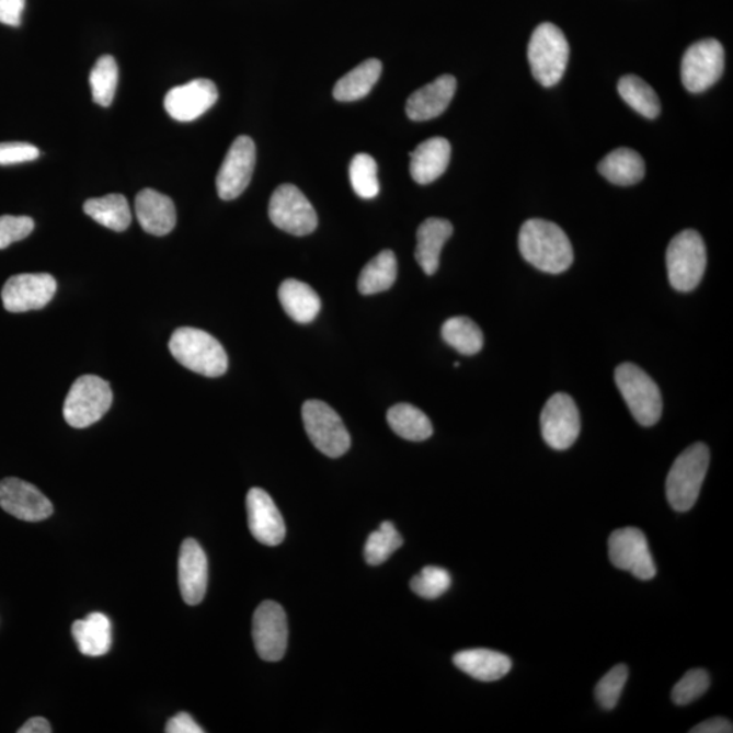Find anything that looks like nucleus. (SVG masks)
Listing matches in <instances>:
<instances>
[{
    "label": "nucleus",
    "instance_id": "obj_1",
    "mask_svg": "<svg viewBox=\"0 0 733 733\" xmlns=\"http://www.w3.org/2000/svg\"><path fill=\"white\" fill-rule=\"evenodd\" d=\"M519 250L528 264L551 275L562 274L573 263L570 238L549 220H527L520 229Z\"/></svg>",
    "mask_w": 733,
    "mask_h": 733
},
{
    "label": "nucleus",
    "instance_id": "obj_2",
    "mask_svg": "<svg viewBox=\"0 0 733 733\" xmlns=\"http://www.w3.org/2000/svg\"><path fill=\"white\" fill-rule=\"evenodd\" d=\"M169 350L180 365L204 377H221L229 367L224 346L201 329H177L170 339Z\"/></svg>",
    "mask_w": 733,
    "mask_h": 733
},
{
    "label": "nucleus",
    "instance_id": "obj_3",
    "mask_svg": "<svg viewBox=\"0 0 733 733\" xmlns=\"http://www.w3.org/2000/svg\"><path fill=\"white\" fill-rule=\"evenodd\" d=\"M709 462V448L703 443H695L676 458L667 476L666 493L669 505L678 513L695 507Z\"/></svg>",
    "mask_w": 733,
    "mask_h": 733
},
{
    "label": "nucleus",
    "instance_id": "obj_4",
    "mask_svg": "<svg viewBox=\"0 0 733 733\" xmlns=\"http://www.w3.org/2000/svg\"><path fill=\"white\" fill-rule=\"evenodd\" d=\"M527 56L534 78L542 87L551 88L564 77L570 59V44L560 27L541 24L532 33Z\"/></svg>",
    "mask_w": 733,
    "mask_h": 733
},
{
    "label": "nucleus",
    "instance_id": "obj_5",
    "mask_svg": "<svg viewBox=\"0 0 733 733\" xmlns=\"http://www.w3.org/2000/svg\"><path fill=\"white\" fill-rule=\"evenodd\" d=\"M669 284L679 293H690L701 283L707 270V248L695 230H685L673 238L666 254Z\"/></svg>",
    "mask_w": 733,
    "mask_h": 733
},
{
    "label": "nucleus",
    "instance_id": "obj_6",
    "mask_svg": "<svg viewBox=\"0 0 733 733\" xmlns=\"http://www.w3.org/2000/svg\"><path fill=\"white\" fill-rule=\"evenodd\" d=\"M619 393L642 427H652L662 417L663 398L655 380L632 363H623L616 369Z\"/></svg>",
    "mask_w": 733,
    "mask_h": 733
},
{
    "label": "nucleus",
    "instance_id": "obj_7",
    "mask_svg": "<svg viewBox=\"0 0 733 733\" xmlns=\"http://www.w3.org/2000/svg\"><path fill=\"white\" fill-rule=\"evenodd\" d=\"M113 402L111 385L95 375L79 377L68 391L62 414L72 428H88L100 422Z\"/></svg>",
    "mask_w": 733,
    "mask_h": 733
},
{
    "label": "nucleus",
    "instance_id": "obj_8",
    "mask_svg": "<svg viewBox=\"0 0 733 733\" xmlns=\"http://www.w3.org/2000/svg\"><path fill=\"white\" fill-rule=\"evenodd\" d=\"M307 435L312 445L327 457H343L351 447V436L343 420L328 403L310 400L302 408Z\"/></svg>",
    "mask_w": 733,
    "mask_h": 733
},
{
    "label": "nucleus",
    "instance_id": "obj_9",
    "mask_svg": "<svg viewBox=\"0 0 733 733\" xmlns=\"http://www.w3.org/2000/svg\"><path fill=\"white\" fill-rule=\"evenodd\" d=\"M725 54L718 39L705 38L692 44L682 60V83L690 93H702L723 76Z\"/></svg>",
    "mask_w": 733,
    "mask_h": 733
},
{
    "label": "nucleus",
    "instance_id": "obj_10",
    "mask_svg": "<svg viewBox=\"0 0 733 733\" xmlns=\"http://www.w3.org/2000/svg\"><path fill=\"white\" fill-rule=\"evenodd\" d=\"M268 211L272 224L288 234L309 236L318 226L314 207L295 185L278 186L271 197Z\"/></svg>",
    "mask_w": 733,
    "mask_h": 733
},
{
    "label": "nucleus",
    "instance_id": "obj_11",
    "mask_svg": "<svg viewBox=\"0 0 733 733\" xmlns=\"http://www.w3.org/2000/svg\"><path fill=\"white\" fill-rule=\"evenodd\" d=\"M609 556L612 565L628 571L640 581L656 576V565L645 534L635 527L619 528L609 538Z\"/></svg>",
    "mask_w": 733,
    "mask_h": 733
},
{
    "label": "nucleus",
    "instance_id": "obj_12",
    "mask_svg": "<svg viewBox=\"0 0 733 733\" xmlns=\"http://www.w3.org/2000/svg\"><path fill=\"white\" fill-rule=\"evenodd\" d=\"M581 413L571 396L557 393L550 397L541 413L543 440L557 451L573 446L581 435Z\"/></svg>",
    "mask_w": 733,
    "mask_h": 733
},
{
    "label": "nucleus",
    "instance_id": "obj_13",
    "mask_svg": "<svg viewBox=\"0 0 733 733\" xmlns=\"http://www.w3.org/2000/svg\"><path fill=\"white\" fill-rule=\"evenodd\" d=\"M255 651L265 662H278L286 655L288 644L287 616L276 602H263L253 616Z\"/></svg>",
    "mask_w": 733,
    "mask_h": 733
},
{
    "label": "nucleus",
    "instance_id": "obj_14",
    "mask_svg": "<svg viewBox=\"0 0 733 733\" xmlns=\"http://www.w3.org/2000/svg\"><path fill=\"white\" fill-rule=\"evenodd\" d=\"M255 168V145L249 136H238L221 163L216 190L221 201L240 197L252 181Z\"/></svg>",
    "mask_w": 733,
    "mask_h": 733
},
{
    "label": "nucleus",
    "instance_id": "obj_15",
    "mask_svg": "<svg viewBox=\"0 0 733 733\" xmlns=\"http://www.w3.org/2000/svg\"><path fill=\"white\" fill-rule=\"evenodd\" d=\"M58 283L48 274L11 276L2 289L4 309L10 312L42 310L54 299Z\"/></svg>",
    "mask_w": 733,
    "mask_h": 733
},
{
    "label": "nucleus",
    "instance_id": "obj_16",
    "mask_svg": "<svg viewBox=\"0 0 733 733\" xmlns=\"http://www.w3.org/2000/svg\"><path fill=\"white\" fill-rule=\"evenodd\" d=\"M0 507L25 522H42L54 514V505L45 494L15 477L0 481Z\"/></svg>",
    "mask_w": 733,
    "mask_h": 733
},
{
    "label": "nucleus",
    "instance_id": "obj_17",
    "mask_svg": "<svg viewBox=\"0 0 733 733\" xmlns=\"http://www.w3.org/2000/svg\"><path fill=\"white\" fill-rule=\"evenodd\" d=\"M218 96V89L213 81L195 79L183 87L170 90L164 96V110L174 121L190 123L211 110Z\"/></svg>",
    "mask_w": 733,
    "mask_h": 733
},
{
    "label": "nucleus",
    "instance_id": "obj_18",
    "mask_svg": "<svg viewBox=\"0 0 733 733\" xmlns=\"http://www.w3.org/2000/svg\"><path fill=\"white\" fill-rule=\"evenodd\" d=\"M250 532L260 543L277 547L286 538V525L274 500L261 488L250 489L247 496Z\"/></svg>",
    "mask_w": 733,
    "mask_h": 733
},
{
    "label": "nucleus",
    "instance_id": "obj_19",
    "mask_svg": "<svg viewBox=\"0 0 733 733\" xmlns=\"http://www.w3.org/2000/svg\"><path fill=\"white\" fill-rule=\"evenodd\" d=\"M179 584L186 605L202 604L207 593L208 560L196 539L187 538L181 545Z\"/></svg>",
    "mask_w": 733,
    "mask_h": 733
},
{
    "label": "nucleus",
    "instance_id": "obj_20",
    "mask_svg": "<svg viewBox=\"0 0 733 733\" xmlns=\"http://www.w3.org/2000/svg\"><path fill=\"white\" fill-rule=\"evenodd\" d=\"M457 79L442 76L409 96L406 115L413 122H428L446 112L456 95Z\"/></svg>",
    "mask_w": 733,
    "mask_h": 733
},
{
    "label": "nucleus",
    "instance_id": "obj_21",
    "mask_svg": "<svg viewBox=\"0 0 733 733\" xmlns=\"http://www.w3.org/2000/svg\"><path fill=\"white\" fill-rule=\"evenodd\" d=\"M135 209L141 229L151 236H167L177 224V213L172 198L158 191H140L136 196Z\"/></svg>",
    "mask_w": 733,
    "mask_h": 733
},
{
    "label": "nucleus",
    "instance_id": "obj_22",
    "mask_svg": "<svg viewBox=\"0 0 733 733\" xmlns=\"http://www.w3.org/2000/svg\"><path fill=\"white\" fill-rule=\"evenodd\" d=\"M451 158V145L445 138H431L411 152V174L420 185L434 183L445 174Z\"/></svg>",
    "mask_w": 733,
    "mask_h": 733
},
{
    "label": "nucleus",
    "instance_id": "obj_23",
    "mask_svg": "<svg viewBox=\"0 0 733 733\" xmlns=\"http://www.w3.org/2000/svg\"><path fill=\"white\" fill-rule=\"evenodd\" d=\"M453 231V225L446 219L430 218L420 225L414 255L425 275H435L439 270L442 249L450 240Z\"/></svg>",
    "mask_w": 733,
    "mask_h": 733
},
{
    "label": "nucleus",
    "instance_id": "obj_24",
    "mask_svg": "<svg viewBox=\"0 0 733 733\" xmlns=\"http://www.w3.org/2000/svg\"><path fill=\"white\" fill-rule=\"evenodd\" d=\"M454 664L463 672L481 682H494L504 678L513 668V662L504 653L491 650H468L458 652L453 658Z\"/></svg>",
    "mask_w": 733,
    "mask_h": 733
},
{
    "label": "nucleus",
    "instance_id": "obj_25",
    "mask_svg": "<svg viewBox=\"0 0 733 733\" xmlns=\"http://www.w3.org/2000/svg\"><path fill=\"white\" fill-rule=\"evenodd\" d=\"M71 633L83 655L99 657L111 651L112 622L105 614L93 612L78 619L72 623Z\"/></svg>",
    "mask_w": 733,
    "mask_h": 733
},
{
    "label": "nucleus",
    "instance_id": "obj_26",
    "mask_svg": "<svg viewBox=\"0 0 733 733\" xmlns=\"http://www.w3.org/2000/svg\"><path fill=\"white\" fill-rule=\"evenodd\" d=\"M278 300L289 318L298 323H310L321 311V299L309 284L287 278L278 287Z\"/></svg>",
    "mask_w": 733,
    "mask_h": 733
},
{
    "label": "nucleus",
    "instance_id": "obj_27",
    "mask_svg": "<svg viewBox=\"0 0 733 733\" xmlns=\"http://www.w3.org/2000/svg\"><path fill=\"white\" fill-rule=\"evenodd\" d=\"M598 170L611 184L629 186L644 179L645 163L639 152L622 147L605 157Z\"/></svg>",
    "mask_w": 733,
    "mask_h": 733
},
{
    "label": "nucleus",
    "instance_id": "obj_28",
    "mask_svg": "<svg viewBox=\"0 0 733 733\" xmlns=\"http://www.w3.org/2000/svg\"><path fill=\"white\" fill-rule=\"evenodd\" d=\"M382 62L377 59L363 61L340 79L333 89V96L340 102H354L365 99L379 81Z\"/></svg>",
    "mask_w": 733,
    "mask_h": 733
},
{
    "label": "nucleus",
    "instance_id": "obj_29",
    "mask_svg": "<svg viewBox=\"0 0 733 733\" xmlns=\"http://www.w3.org/2000/svg\"><path fill=\"white\" fill-rule=\"evenodd\" d=\"M83 209L84 214L94 219L96 224L117 232L127 230L133 220L127 198L118 193L90 198L84 203Z\"/></svg>",
    "mask_w": 733,
    "mask_h": 733
},
{
    "label": "nucleus",
    "instance_id": "obj_30",
    "mask_svg": "<svg viewBox=\"0 0 733 733\" xmlns=\"http://www.w3.org/2000/svg\"><path fill=\"white\" fill-rule=\"evenodd\" d=\"M388 423L398 436L406 440L423 442L434 434V427L427 414L411 403H398L390 408Z\"/></svg>",
    "mask_w": 733,
    "mask_h": 733
},
{
    "label": "nucleus",
    "instance_id": "obj_31",
    "mask_svg": "<svg viewBox=\"0 0 733 733\" xmlns=\"http://www.w3.org/2000/svg\"><path fill=\"white\" fill-rule=\"evenodd\" d=\"M398 264L391 250H383L363 268L357 282L363 295H375L388 291L396 283Z\"/></svg>",
    "mask_w": 733,
    "mask_h": 733
},
{
    "label": "nucleus",
    "instance_id": "obj_32",
    "mask_svg": "<svg viewBox=\"0 0 733 733\" xmlns=\"http://www.w3.org/2000/svg\"><path fill=\"white\" fill-rule=\"evenodd\" d=\"M442 337L459 354L473 356L484 346L481 329L468 317H454L443 323Z\"/></svg>",
    "mask_w": 733,
    "mask_h": 733
},
{
    "label": "nucleus",
    "instance_id": "obj_33",
    "mask_svg": "<svg viewBox=\"0 0 733 733\" xmlns=\"http://www.w3.org/2000/svg\"><path fill=\"white\" fill-rule=\"evenodd\" d=\"M618 93L630 107L646 118H656L661 115L662 105L655 90L635 76L621 78L618 83Z\"/></svg>",
    "mask_w": 733,
    "mask_h": 733
},
{
    "label": "nucleus",
    "instance_id": "obj_34",
    "mask_svg": "<svg viewBox=\"0 0 733 733\" xmlns=\"http://www.w3.org/2000/svg\"><path fill=\"white\" fill-rule=\"evenodd\" d=\"M118 82V67L115 58L110 55L101 56L90 72V87L95 104L111 106L115 99Z\"/></svg>",
    "mask_w": 733,
    "mask_h": 733
},
{
    "label": "nucleus",
    "instance_id": "obj_35",
    "mask_svg": "<svg viewBox=\"0 0 733 733\" xmlns=\"http://www.w3.org/2000/svg\"><path fill=\"white\" fill-rule=\"evenodd\" d=\"M403 539L393 523L383 522L378 531L368 537L365 557L369 565H380L402 547Z\"/></svg>",
    "mask_w": 733,
    "mask_h": 733
},
{
    "label": "nucleus",
    "instance_id": "obj_36",
    "mask_svg": "<svg viewBox=\"0 0 733 733\" xmlns=\"http://www.w3.org/2000/svg\"><path fill=\"white\" fill-rule=\"evenodd\" d=\"M350 179L357 196L367 198V201L378 196V164L371 156L357 153L352 159Z\"/></svg>",
    "mask_w": 733,
    "mask_h": 733
},
{
    "label": "nucleus",
    "instance_id": "obj_37",
    "mask_svg": "<svg viewBox=\"0 0 733 733\" xmlns=\"http://www.w3.org/2000/svg\"><path fill=\"white\" fill-rule=\"evenodd\" d=\"M451 587V576L439 566H425L420 575L414 576L411 588L414 594L425 599H436Z\"/></svg>",
    "mask_w": 733,
    "mask_h": 733
},
{
    "label": "nucleus",
    "instance_id": "obj_38",
    "mask_svg": "<svg viewBox=\"0 0 733 733\" xmlns=\"http://www.w3.org/2000/svg\"><path fill=\"white\" fill-rule=\"evenodd\" d=\"M628 676L629 669L625 664H618V666L611 668L595 687L596 702L605 710L616 708L623 687L627 685Z\"/></svg>",
    "mask_w": 733,
    "mask_h": 733
},
{
    "label": "nucleus",
    "instance_id": "obj_39",
    "mask_svg": "<svg viewBox=\"0 0 733 733\" xmlns=\"http://www.w3.org/2000/svg\"><path fill=\"white\" fill-rule=\"evenodd\" d=\"M710 686V676L705 669H690L684 675L678 684L674 686L672 698L674 703L685 707L695 702L708 691Z\"/></svg>",
    "mask_w": 733,
    "mask_h": 733
},
{
    "label": "nucleus",
    "instance_id": "obj_40",
    "mask_svg": "<svg viewBox=\"0 0 733 733\" xmlns=\"http://www.w3.org/2000/svg\"><path fill=\"white\" fill-rule=\"evenodd\" d=\"M34 230V220L30 216H0V249L11 243L25 240Z\"/></svg>",
    "mask_w": 733,
    "mask_h": 733
},
{
    "label": "nucleus",
    "instance_id": "obj_41",
    "mask_svg": "<svg viewBox=\"0 0 733 733\" xmlns=\"http://www.w3.org/2000/svg\"><path fill=\"white\" fill-rule=\"evenodd\" d=\"M38 156L37 147L30 144H22V141L0 144V167L36 161Z\"/></svg>",
    "mask_w": 733,
    "mask_h": 733
},
{
    "label": "nucleus",
    "instance_id": "obj_42",
    "mask_svg": "<svg viewBox=\"0 0 733 733\" xmlns=\"http://www.w3.org/2000/svg\"><path fill=\"white\" fill-rule=\"evenodd\" d=\"M26 0H0V24L20 26Z\"/></svg>",
    "mask_w": 733,
    "mask_h": 733
},
{
    "label": "nucleus",
    "instance_id": "obj_43",
    "mask_svg": "<svg viewBox=\"0 0 733 733\" xmlns=\"http://www.w3.org/2000/svg\"><path fill=\"white\" fill-rule=\"evenodd\" d=\"M168 733H203L206 732L202 729L201 725L193 720L191 714L181 712L175 714L174 718L170 719L167 723Z\"/></svg>",
    "mask_w": 733,
    "mask_h": 733
},
{
    "label": "nucleus",
    "instance_id": "obj_44",
    "mask_svg": "<svg viewBox=\"0 0 733 733\" xmlns=\"http://www.w3.org/2000/svg\"><path fill=\"white\" fill-rule=\"evenodd\" d=\"M690 733H731L733 732V726L731 721L723 718H713L703 723L698 724L695 729L689 731Z\"/></svg>",
    "mask_w": 733,
    "mask_h": 733
},
{
    "label": "nucleus",
    "instance_id": "obj_45",
    "mask_svg": "<svg viewBox=\"0 0 733 733\" xmlns=\"http://www.w3.org/2000/svg\"><path fill=\"white\" fill-rule=\"evenodd\" d=\"M50 724L48 720L44 718H33L27 720L24 725L21 726L19 733H50Z\"/></svg>",
    "mask_w": 733,
    "mask_h": 733
}]
</instances>
